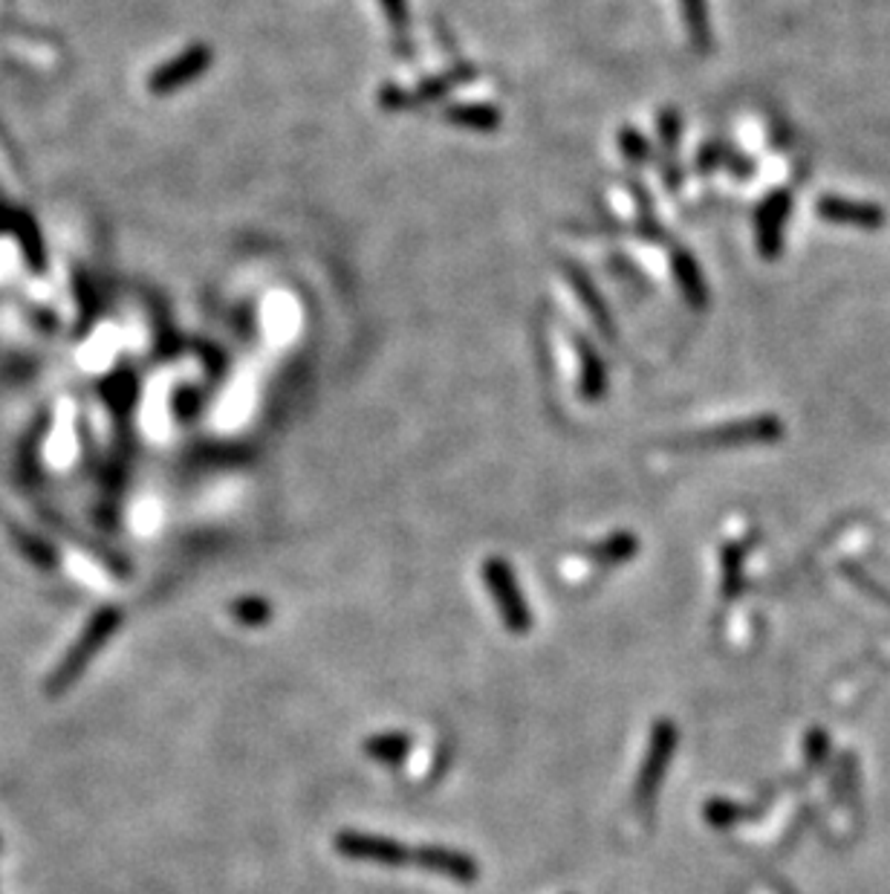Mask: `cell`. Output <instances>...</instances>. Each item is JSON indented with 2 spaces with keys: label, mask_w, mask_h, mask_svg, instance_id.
<instances>
[{
  "label": "cell",
  "mask_w": 890,
  "mask_h": 894,
  "mask_svg": "<svg viewBox=\"0 0 890 894\" xmlns=\"http://www.w3.org/2000/svg\"><path fill=\"white\" fill-rule=\"evenodd\" d=\"M561 267H564V273H567V281H570L572 292L579 296L581 307H585L587 316L593 319V324L599 328L601 337L616 339V321H613V313H610L608 301H604V298H601V292L596 290L593 278L587 276V273L581 267H576L572 260H564Z\"/></svg>",
  "instance_id": "9"
},
{
  "label": "cell",
  "mask_w": 890,
  "mask_h": 894,
  "mask_svg": "<svg viewBox=\"0 0 890 894\" xmlns=\"http://www.w3.org/2000/svg\"><path fill=\"white\" fill-rule=\"evenodd\" d=\"M726 157V148L717 146V142H708L706 148H703L700 153H697V171H711L715 166H720V162Z\"/></svg>",
  "instance_id": "22"
},
{
  "label": "cell",
  "mask_w": 890,
  "mask_h": 894,
  "mask_svg": "<svg viewBox=\"0 0 890 894\" xmlns=\"http://www.w3.org/2000/svg\"><path fill=\"white\" fill-rule=\"evenodd\" d=\"M572 348L579 353V397L585 403H599V400L608 397L610 389V376H608V365L596 351V344L587 337H572Z\"/></svg>",
  "instance_id": "12"
},
{
  "label": "cell",
  "mask_w": 890,
  "mask_h": 894,
  "mask_svg": "<svg viewBox=\"0 0 890 894\" xmlns=\"http://www.w3.org/2000/svg\"><path fill=\"white\" fill-rule=\"evenodd\" d=\"M442 123L454 125L460 130H478V134H492L503 125L501 107L486 105V102H463V105H449L442 110Z\"/></svg>",
  "instance_id": "14"
},
{
  "label": "cell",
  "mask_w": 890,
  "mask_h": 894,
  "mask_svg": "<svg viewBox=\"0 0 890 894\" xmlns=\"http://www.w3.org/2000/svg\"><path fill=\"white\" fill-rule=\"evenodd\" d=\"M335 851L347 860H362V863L376 865H408L414 863V849L390 837H373V833L342 831L335 837Z\"/></svg>",
  "instance_id": "6"
},
{
  "label": "cell",
  "mask_w": 890,
  "mask_h": 894,
  "mask_svg": "<svg viewBox=\"0 0 890 894\" xmlns=\"http://www.w3.org/2000/svg\"><path fill=\"white\" fill-rule=\"evenodd\" d=\"M478 78V67L474 64H457V67H449L446 73H437V76L426 78L414 87H403V85H382L379 102L382 110H417V107L435 105V102L446 99L449 93H454L457 87L469 85Z\"/></svg>",
  "instance_id": "3"
},
{
  "label": "cell",
  "mask_w": 890,
  "mask_h": 894,
  "mask_svg": "<svg viewBox=\"0 0 890 894\" xmlns=\"http://www.w3.org/2000/svg\"><path fill=\"white\" fill-rule=\"evenodd\" d=\"M818 214L827 223H841V226H856V230H879L888 223V212L876 203H859V200L845 198H822L818 200Z\"/></svg>",
  "instance_id": "10"
},
{
  "label": "cell",
  "mask_w": 890,
  "mask_h": 894,
  "mask_svg": "<svg viewBox=\"0 0 890 894\" xmlns=\"http://www.w3.org/2000/svg\"><path fill=\"white\" fill-rule=\"evenodd\" d=\"M228 611H232V617L237 622H244V626H267L269 619H272V605L264 596H240V599L232 603Z\"/></svg>",
  "instance_id": "19"
},
{
  "label": "cell",
  "mask_w": 890,
  "mask_h": 894,
  "mask_svg": "<svg viewBox=\"0 0 890 894\" xmlns=\"http://www.w3.org/2000/svg\"><path fill=\"white\" fill-rule=\"evenodd\" d=\"M365 753L382 765H403L411 753V735L408 733H382L371 735L365 742Z\"/></svg>",
  "instance_id": "18"
},
{
  "label": "cell",
  "mask_w": 890,
  "mask_h": 894,
  "mask_svg": "<svg viewBox=\"0 0 890 894\" xmlns=\"http://www.w3.org/2000/svg\"><path fill=\"white\" fill-rule=\"evenodd\" d=\"M212 64V50L203 44L191 46L183 55H176L174 62L165 64V67L151 78V87L157 93H174L176 87L189 85L194 78H200Z\"/></svg>",
  "instance_id": "11"
},
{
  "label": "cell",
  "mask_w": 890,
  "mask_h": 894,
  "mask_svg": "<svg viewBox=\"0 0 890 894\" xmlns=\"http://www.w3.org/2000/svg\"><path fill=\"white\" fill-rule=\"evenodd\" d=\"M480 574H483L489 594L495 596V605L497 611H501L503 626L510 628L512 635H526V631L533 628V614H529V605H526L524 590H521L510 562L501 556L486 558L483 567H480Z\"/></svg>",
  "instance_id": "4"
},
{
  "label": "cell",
  "mask_w": 890,
  "mask_h": 894,
  "mask_svg": "<svg viewBox=\"0 0 890 894\" xmlns=\"http://www.w3.org/2000/svg\"><path fill=\"white\" fill-rule=\"evenodd\" d=\"M790 217V194H769L754 214V237H758V253L763 260H775L784 244V223Z\"/></svg>",
  "instance_id": "7"
},
{
  "label": "cell",
  "mask_w": 890,
  "mask_h": 894,
  "mask_svg": "<svg viewBox=\"0 0 890 894\" xmlns=\"http://www.w3.org/2000/svg\"><path fill=\"white\" fill-rule=\"evenodd\" d=\"M679 9H683L685 32H688V39H691L694 50H697V53H706L708 46H711L708 0H679Z\"/></svg>",
  "instance_id": "17"
},
{
  "label": "cell",
  "mask_w": 890,
  "mask_h": 894,
  "mask_svg": "<svg viewBox=\"0 0 890 894\" xmlns=\"http://www.w3.org/2000/svg\"><path fill=\"white\" fill-rule=\"evenodd\" d=\"M414 863L422 865L426 872L457 880V883H474L480 874L478 863H474L472 856L457 849H446V845H422V849H414Z\"/></svg>",
  "instance_id": "8"
},
{
  "label": "cell",
  "mask_w": 890,
  "mask_h": 894,
  "mask_svg": "<svg viewBox=\"0 0 890 894\" xmlns=\"http://www.w3.org/2000/svg\"><path fill=\"white\" fill-rule=\"evenodd\" d=\"M636 551H640V539L633 533H628V530H622V533H613L608 535V539H601L599 544H593V547L587 551V556L593 558L596 565L613 567L636 556Z\"/></svg>",
  "instance_id": "16"
},
{
  "label": "cell",
  "mask_w": 890,
  "mask_h": 894,
  "mask_svg": "<svg viewBox=\"0 0 890 894\" xmlns=\"http://www.w3.org/2000/svg\"><path fill=\"white\" fill-rule=\"evenodd\" d=\"M119 626H122V611L114 608V605H105V608H99V611L93 614V617L87 619V626L82 628V635L76 637V642L64 651V658L58 660L53 674L46 678L44 695L62 698L64 692H69V687H76V683L82 681V674L87 672V666H90L93 658L105 649V642L116 635V628Z\"/></svg>",
  "instance_id": "1"
},
{
  "label": "cell",
  "mask_w": 890,
  "mask_h": 894,
  "mask_svg": "<svg viewBox=\"0 0 890 894\" xmlns=\"http://www.w3.org/2000/svg\"><path fill=\"white\" fill-rule=\"evenodd\" d=\"M0 849H3V842H0Z\"/></svg>",
  "instance_id": "23"
},
{
  "label": "cell",
  "mask_w": 890,
  "mask_h": 894,
  "mask_svg": "<svg viewBox=\"0 0 890 894\" xmlns=\"http://www.w3.org/2000/svg\"><path fill=\"white\" fill-rule=\"evenodd\" d=\"M619 153H622V160L628 162V166H645V162H651V146H647V139L642 137L640 128H631V125H624V128L619 130Z\"/></svg>",
  "instance_id": "20"
},
{
  "label": "cell",
  "mask_w": 890,
  "mask_h": 894,
  "mask_svg": "<svg viewBox=\"0 0 890 894\" xmlns=\"http://www.w3.org/2000/svg\"><path fill=\"white\" fill-rule=\"evenodd\" d=\"M379 7L382 12H385V21H388L396 55L411 58L414 39H411V7H408V0H379Z\"/></svg>",
  "instance_id": "15"
},
{
  "label": "cell",
  "mask_w": 890,
  "mask_h": 894,
  "mask_svg": "<svg viewBox=\"0 0 890 894\" xmlns=\"http://www.w3.org/2000/svg\"><path fill=\"white\" fill-rule=\"evenodd\" d=\"M674 747H677V726L671 724V721L654 724L651 742H647V753L642 758L640 776H636V788H633V802H636L640 810H647L656 802V794H660V785L665 779Z\"/></svg>",
  "instance_id": "5"
},
{
  "label": "cell",
  "mask_w": 890,
  "mask_h": 894,
  "mask_svg": "<svg viewBox=\"0 0 890 894\" xmlns=\"http://www.w3.org/2000/svg\"><path fill=\"white\" fill-rule=\"evenodd\" d=\"M656 128H660V137H663V148L668 153V160L677 153L679 139H683V116L674 107H665L660 119H656Z\"/></svg>",
  "instance_id": "21"
},
{
  "label": "cell",
  "mask_w": 890,
  "mask_h": 894,
  "mask_svg": "<svg viewBox=\"0 0 890 894\" xmlns=\"http://www.w3.org/2000/svg\"><path fill=\"white\" fill-rule=\"evenodd\" d=\"M671 269H674V281H677L679 292L694 310H706L708 307V284L703 276L700 260L694 258L685 246H674L671 249Z\"/></svg>",
  "instance_id": "13"
},
{
  "label": "cell",
  "mask_w": 890,
  "mask_h": 894,
  "mask_svg": "<svg viewBox=\"0 0 890 894\" xmlns=\"http://www.w3.org/2000/svg\"><path fill=\"white\" fill-rule=\"evenodd\" d=\"M784 435V426L772 414L763 417H749V421L723 423V426L706 428V432H694L671 444V449H731V446H752V444H775Z\"/></svg>",
  "instance_id": "2"
}]
</instances>
